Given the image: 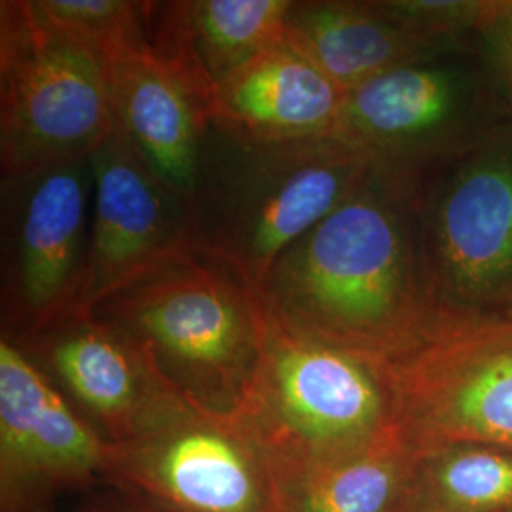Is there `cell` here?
I'll return each mask as SVG.
<instances>
[{"instance_id": "obj_1", "label": "cell", "mask_w": 512, "mask_h": 512, "mask_svg": "<svg viewBox=\"0 0 512 512\" xmlns=\"http://www.w3.org/2000/svg\"><path fill=\"white\" fill-rule=\"evenodd\" d=\"M279 323L391 363L433 323L420 205L408 171L374 164L363 186L293 243L260 285Z\"/></svg>"}, {"instance_id": "obj_2", "label": "cell", "mask_w": 512, "mask_h": 512, "mask_svg": "<svg viewBox=\"0 0 512 512\" xmlns=\"http://www.w3.org/2000/svg\"><path fill=\"white\" fill-rule=\"evenodd\" d=\"M84 313L129 336L192 408L236 418L255 384L268 308L234 266L192 245L164 256Z\"/></svg>"}, {"instance_id": "obj_3", "label": "cell", "mask_w": 512, "mask_h": 512, "mask_svg": "<svg viewBox=\"0 0 512 512\" xmlns=\"http://www.w3.org/2000/svg\"><path fill=\"white\" fill-rule=\"evenodd\" d=\"M372 167L338 137L260 141L209 120L188 202L190 245L260 289L279 256L349 200Z\"/></svg>"}, {"instance_id": "obj_4", "label": "cell", "mask_w": 512, "mask_h": 512, "mask_svg": "<svg viewBox=\"0 0 512 512\" xmlns=\"http://www.w3.org/2000/svg\"><path fill=\"white\" fill-rule=\"evenodd\" d=\"M236 420L274 469L346 456L397 425L389 365L270 315L255 384Z\"/></svg>"}, {"instance_id": "obj_5", "label": "cell", "mask_w": 512, "mask_h": 512, "mask_svg": "<svg viewBox=\"0 0 512 512\" xmlns=\"http://www.w3.org/2000/svg\"><path fill=\"white\" fill-rule=\"evenodd\" d=\"M410 175L433 321L512 317V122Z\"/></svg>"}, {"instance_id": "obj_6", "label": "cell", "mask_w": 512, "mask_h": 512, "mask_svg": "<svg viewBox=\"0 0 512 512\" xmlns=\"http://www.w3.org/2000/svg\"><path fill=\"white\" fill-rule=\"evenodd\" d=\"M509 122L511 109L473 38L346 93L336 137L372 164L420 173Z\"/></svg>"}, {"instance_id": "obj_7", "label": "cell", "mask_w": 512, "mask_h": 512, "mask_svg": "<svg viewBox=\"0 0 512 512\" xmlns=\"http://www.w3.org/2000/svg\"><path fill=\"white\" fill-rule=\"evenodd\" d=\"M112 128L107 65L40 18L33 0H2V175L90 154Z\"/></svg>"}, {"instance_id": "obj_8", "label": "cell", "mask_w": 512, "mask_h": 512, "mask_svg": "<svg viewBox=\"0 0 512 512\" xmlns=\"http://www.w3.org/2000/svg\"><path fill=\"white\" fill-rule=\"evenodd\" d=\"M387 365L395 420L418 454L452 444L512 452V317L437 319Z\"/></svg>"}, {"instance_id": "obj_9", "label": "cell", "mask_w": 512, "mask_h": 512, "mask_svg": "<svg viewBox=\"0 0 512 512\" xmlns=\"http://www.w3.org/2000/svg\"><path fill=\"white\" fill-rule=\"evenodd\" d=\"M92 152L2 175V334L74 313L92 230Z\"/></svg>"}, {"instance_id": "obj_10", "label": "cell", "mask_w": 512, "mask_h": 512, "mask_svg": "<svg viewBox=\"0 0 512 512\" xmlns=\"http://www.w3.org/2000/svg\"><path fill=\"white\" fill-rule=\"evenodd\" d=\"M110 484L167 512H274L272 459L236 418L181 403L112 446Z\"/></svg>"}, {"instance_id": "obj_11", "label": "cell", "mask_w": 512, "mask_h": 512, "mask_svg": "<svg viewBox=\"0 0 512 512\" xmlns=\"http://www.w3.org/2000/svg\"><path fill=\"white\" fill-rule=\"evenodd\" d=\"M103 439L21 349L0 338V512H54L110 482Z\"/></svg>"}, {"instance_id": "obj_12", "label": "cell", "mask_w": 512, "mask_h": 512, "mask_svg": "<svg viewBox=\"0 0 512 512\" xmlns=\"http://www.w3.org/2000/svg\"><path fill=\"white\" fill-rule=\"evenodd\" d=\"M6 338L112 446L184 403L129 336L90 313H67Z\"/></svg>"}, {"instance_id": "obj_13", "label": "cell", "mask_w": 512, "mask_h": 512, "mask_svg": "<svg viewBox=\"0 0 512 512\" xmlns=\"http://www.w3.org/2000/svg\"><path fill=\"white\" fill-rule=\"evenodd\" d=\"M92 162V230L74 313L190 245L188 203L148 167L116 124L93 148Z\"/></svg>"}, {"instance_id": "obj_14", "label": "cell", "mask_w": 512, "mask_h": 512, "mask_svg": "<svg viewBox=\"0 0 512 512\" xmlns=\"http://www.w3.org/2000/svg\"><path fill=\"white\" fill-rule=\"evenodd\" d=\"M293 0L148 2L152 54L183 80L205 109L226 78L285 42Z\"/></svg>"}, {"instance_id": "obj_15", "label": "cell", "mask_w": 512, "mask_h": 512, "mask_svg": "<svg viewBox=\"0 0 512 512\" xmlns=\"http://www.w3.org/2000/svg\"><path fill=\"white\" fill-rule=\"evenodd\" d=\"M344 105L325 74L287 42L255 55L213 95L207 118L260 141L336 137Z\"/></svg>"}, {"instance_id": "obj_16", "label": "cell", "mask_w": 512, "mask_h": 512, "mask_svg": "<svg viewBox=\"0 0 512 512\" xmlns=\"http://www.w3.org/2000/svg\"><path fill=\"white\" fill-rule=\"evenodd\" d=\"M107 80L116 128L148 167L190 202L209 122L200 99L152 50L109 63Z\"/></svg>"}, {"instance_id": "obj_17", "label": "cell", "mask_w": 512, "mask_h": 512, "mask_svg": "<svg viewBox=\"0 0 512 512\" xmlns=\"http://www.w3.org/2000/svg\"><path fill=\"white\" fill-rule=\"evenodd\" d=\"M285 42L344 95L395 67L467 44L416 35L376 12L370 0H293Z\"/></svg>"}, {"instance_id": "obj_18", "label": "cell", "mask_w": 512, "mask_h": 512, "mask_svg": "<svg viewBox=\"0 0 512 512\" xmlns=\"http://www.w3.org/2000/svg\"><path fill=\"white\" fill-rule=\"evenodd\" d=\"M416 459L395 425L346 456L274 469V512H404Z\"/></svg>"}, {"instance_id": "obj_19", "label": "cell", "mask_w": 512, "mask_h": 512, "mask_svg": "<svg viewBox=\"0 0 512 512\" xmlns=\"http://www.w3.org/2000/svg\"><path fill=\"white\" fill-rule=\"evenodd\" d=\"M404 512H512V452L482 444L421 452Z\"/></svg>"}, {"instance_id": "obj_20", "label": "cell", "mask_w": 512, "mask_h": 512, "mask_svg": "<svg viewBox=\"0 0 512 512\" xmlns=\"http://www.w3.org/2000/svg\"><path fill=\"white\" fill-rule=\"evenodd\" d=\"M40 18L92 50L105 65L150 50L148 2L33 0Z\"/></svg>"}, {"instance_id": "obj_21", "label": "cell", "mask_w": 512, "mask_h": 512, "mask_svg": "<svg viewBox=\"0 0 512 512\" xmlns=\"http://www.w3.org/2000/svg\"><path fill=\"white\" fill-rule=\"evenodd\" d=\"M370 4L416 35L459 44L476 37L497 0H370Z\"/></svg>"}, {"instance_id": "obj_22", "label": "cell", "mask_w": 512, "mask_h": 512, "mask_svg": "<svg viewBox=\"0 0 512 512\" xmlns=\"http://www.w3.org/2000/svg\"><path fill=\"white\" fill-rule=\"evenodd\" d=\"M475 38L512 112V0H497Z\"/></svg>"}, {"instance_id": "obj_23", "label": "cell", "mask_w": 512, "mask_h": 512, "mask_svg": "<svg viewBox=\"0 0 512 512\" xmlns=\"http://www.w3.org/2000/svg\"><path fill=\"white\" fill-rule=\"evenodd\" d=\"M116 488V486H114ZM71 512H167L150 503L141 495L131 494L122 488H116V492L92 495L86 501H82Z\"/></svg>"}]
</instances>
